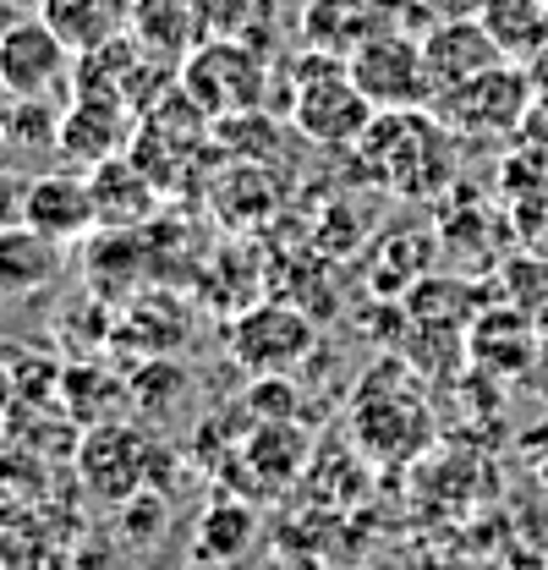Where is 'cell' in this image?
Segmentation results:
<instances>
[{"mask_svg": "<svg viewBox=\"0 0 548 570\" xmlns=\"http://www.w3.org/2000/svg\"><path fill=\"white\" fill-rule=\"evenodd\" d=\"M362 159L373 176L407 198H428L456 176V132L439 121L433 105H407V110H379L362 132Z\"/></svg>", "mask_w": 548, "mask_h": 570, "instance_id": "6da1fadb", "label": "cell"}, {"mask_svg": "<svg viewBox=\"0 0 548 570\" xmlns=\"http://www.w3.org/2000/svg\"><path fill=\"white\" fill-rule=\"evenodd\" d=\"M373 116H379L373 99L356 88V77H351L341 56L302 50V61L291 71V121H296V132H307L313 142H330V148H356Z\"/></svg>", "mask_w": 548, "mask_h": 570, "instance_id": "7a4b0ae2", "label": "cell"}, {"mask_svg": "<svg viewBox=\"0 0 548 570\" xmlns=\"http://www.w3.org/2000/svg\"><path fill=\"white\" fill-rule=\"evenodd\" d=\"M532 99H538L532 67L499 61V67L467 77L461 88L439 94L433 110H439V121H444L456 138H510V132H521Z\"/></svg>", "mask_w": 548, "mask_h": 570, "instance_id": "3957f363", "label": "cell"}, {"mask_svg": "<svg viewBox=\"0 0 548 570\" xmlns=\"http://www.w3.org/2000/svg\"><path fill=\"white\" fill-rule=\"evenodd\" d=\"M176 88L204 110L208 121H225V116H242V110H258L264 99V61L253 45H242V33H214L204 39L182 71H176Z\"/></svg>", "mask_w": 548, "mask_h": 570, "instance_id": "277c9868", "label": "cell"}, {"mask_svg": "<svg viewBox=\"0 0 548 570\" xmlns=\"http://www.w3.org/2000/svg\"><path fill=\"white\" fill-rule=\"evenodd\" d=\"M345 67L356 77V88L373 99V110H407V105H433V82L422 67V39L401 28H373Z\"/></svg>", "mask_w": 548, "mask_h": 570, "instance_id": "5b68a950", "label": "cell"}, {"mask_svg": "<svg viewBox=\"0 0 548 570\" xmlns=\"http://www.w3.org/2000/svg\"><path fill=\"white\" fill-rule=\"evenodd\" d=\"M77 472H82V483L99 499L121 504L137 489H154L159 444L143 439L127 423H94V428H82V439H77Z\"/></svg>", "mask_w": 548, "mask_h": 570, "instance_id": "8992f818", "label": "cell"}, {"mask_svg": "<svg viewBox=\"0 0 548 570\" xmlns=\"http://www.w3.org/2000/svg\"><path fill=\"white\" fill-rule=\"evenodd\" d=\"M77 56L45 17H22L17 28L0 33V88L11 99H50L71 88Z\"/></svg>", "mask_w": 548, "mask_h": 570, "instance_id": "52a82bcc", "label": "cell"}, {"mask_svg": "<svg viewBox=\"0 0 548 570\" xmlns=\"http://www.w3.org/2000/svg\"><path fill=\"white\" fill-rule=\"evenodd\" d=\"M313 341H319V330H313L307 313H296V307H285V302H258V307H247V313L236 318L231 356H236L247 373L264 379V373L296 367L302 356L313 352Z\"/></svg>", "mask_w": 548, "mask_h": 570, "instance_id": "ba28073f", "label": "cell"}, {"mask_svg": "<svg viewBox=\"0 0 548 570\" xmlns=\"http://www.w3.org/2000/svg\"><path fill=\"white\" fill-rule=\"evenodd\" d=\"M137 132V110L121 99V94H88L77 88L71 105L61 110V132H56V148L67 154L71 165H99V159H116L133 148Z\"/></svg>", "mask_w": 548, "mask_h": 570, "instance_id": "9c48e42d", "label": "cell"}, {"mask_svg": "<svg viewBox=\"0 0 548 570\" xmlns=\"http://www.w3.org/2000/svg\"><path fill=\"white\" fill-rule=\"evenodd\" d=\"M499 61H505V50L493 45L482 17H444L422 33V67H428V82H433V99L461 88L478 71L499 67Z\"/></svg>", "mask_w": 548, "mask_h": 570, "instance_id": "30bf717a", "label": "cell"}, {"mask_svg": "<svg viewBox=\"0 0 548 570\" xmlns=\"http://www.w3.org/2000/svg\"><path fill=\"white\" fill-rule=\"evenodd\" d=\"M133 39L148 56L187 61L214 39V0H133Z\"/></svg>", "mask_w": 548, "mask_h": 570, "instance_id": "8fae6325", "label": "cell"}, {"mask_svg": "<svg viewBox=\"0 0 548 570\" xmlns=\"http://www.w3.org/2000/svg\"><path fill=\"white\" fill-rule=\"evenodd\" d=\"M22 219H28V225H39V230H45V236H56V242H77V236H88V230L99 225L88 176L50 170V176L28 181V187H22Z\"/></svg>", "mask_w": 548, "mask_h": 570, "instance_id": "7c38bea8", "label": "cell"}, {"mask_svg": "<svg viewBox=\"0 0 548 570\" xmlns=\"http://www.w3.org/2000/svg\"><path fill=\"white\" fill-rule=\"evenodd\" d=\"M88 187H94V214H99L105 230H137L143 219H154V176L133 154L99 159Z\"/></svg>", "mask_w": 548, "mask_h": 570, "instance_id": "4fadbf2b", "label": "cell"}, {"mask_svg": "<svg viewBox=\"0 0 548 570\" xmlns=\"http://www.w3.org/2000/svg\"><path fill=\"white\" fill-rule=\"evenodd\" d=\"M61 247L56 236H45L28 219H6L0 225V296H33L61 275Z\"/></svg>", "mask_w": 548, "mask_h": 570, "instance_id": "5bb4252c", "label": "cell"}, {"mask_svg": "<svg viewBox=\"0 0 548 570\" xmlns=\"http://www.w3.org/2000/svg\"><path fill=\"white\" fill-rule=\"evenodd\" d=\"M39 17L67 39L71 56L133 33V0H39Z\"/></svg>", "mask_w": 548, "mask_h": 570, "instance_id": "9a60e30c", "label": "cell"}, {"mask_svg": "<svg viewBox=\"0 0 548 570\" xmlns=\"http://www.w3.org/2000/svg\"><path fill=\"white\" fill-rule=\"evenodd\" d=\"M373 28H379L373 0H307L302 6V22H296V33H302L307 50H324V56H341V61Z\"/></svg>", "mask_w": 548, "mask_h": 570, "instance_id": "2e32d148", "label": "cell"}, {"mask_svg": "<svg viewBox=\"0 0 548 570\" xmlns=\"http://www.w3.org/2000/svg\"><path fill=\"white\" fill-rule=\"evenodd\" d=\"M482 28L505 50V61L532 67V56L548 45V0H482Z\"/></svg>", "mask_w": 548, "mask_h": 570, "instance_id": "e0dca14e", "label": "cell"}, {"mask_svg": "<svg viewBox=\"0 0 548 570\" xmlns=\"http://www.w3.org/2000/svg\"><path fill=\"white\" fill-rule=\"evenodd\" d=\"M253 532H258V515H253L247 504L219 499V504H208L204 521H198L193 554H198V560H242V554L253 549Z\"/></svg>", "mask_w": 548, "mask_h": 570, "instance_id": "ac0fdd59", "label": "cell"}, {"mask_svg": "<svg viewBox=\"0 0 548 570\" xmlns=\"http://www.w3.org/2000/svg\"><path fill=\"white\" fill-rule=\"evenodd\" d=\"M6 132L22 148H56V132H61V110H50L45 99H17V110L6 116Z\"/></svg>", "mask_w": 548, "mask_h": 570, "instance_id": "d6986e66", "label": "cell"}, {"mask_svg": "<svg viewBox=\"0 0 548 570\" xmlns=\"http://www.w3.org/2000/svg\"><path fill=\"white\" fill-rule=\"evenodd\" d=\"M274 11V0H214V33H253L264 28Z\"/></svg>", "mask_w": 548, "mask_h": 570, "instance_id": "ffe728a7", "label": "cell"}, {"mask_svg": "<svg viewBox=\"0 0 548 570\" xmlns=\"http://www.w3.org/2000/svg\"><path fill=\"white\" fill-rule=\"evenodd\" d=\"M6 219H22V187L0 170V225H6Z\"/></svg>", "mask_w": 548, "mask_h": 570, "instance_id": "44dd1931", "label": "cell"}, {"mask_svg": "<svg viewBox=\"0 0 548 570\" xmlns=\"http://www.w3.org/2000/svg\"><path fill=\"white\" fill-rule=\"evenodd\" d=\"M22 17H39V0H0V33L17 28Z\"/></svg>", "mask_w": 548, "mask_h": 570, "instance_id": "7402d4cb", "label": "cell"}, {"mask_svg": "<svg viewBox=\"0 0 548 570\" xmlns=\"http://www.w3.org/2000/svg\"><path fill=\"white\" fill-rule=\"evenodd\" d=\"M532 82H538V88L548 94V45L538 50V56H532Z\"/></svg>", "mask_w": 548, "mask_h": 570, "instance_id": "603a6c76", "label": "cell"}, {"mask_svg": "<svg viewBox=\"0 0 548 570\" xmlns=\"http://www.w3.org/2000/svg\"><path fill=\"white\" fill-rule=\"evenodd\" d=\"M0 132H6V116H0Z\"/></svg>", "mask_w": 548, "mask_h": 570, "instance_id": "cb8c5ba5", "label": "cell"}]
</instances>
